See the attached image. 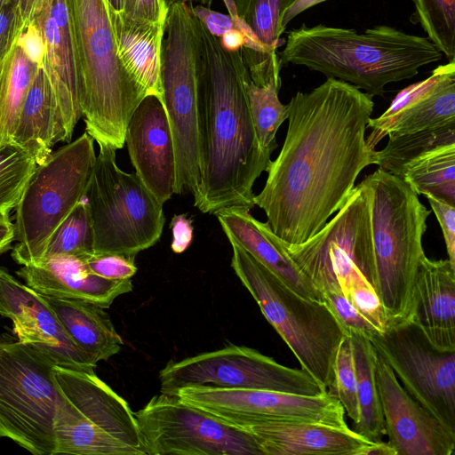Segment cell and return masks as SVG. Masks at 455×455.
Instances as JSON below:
<instances>
[{
	"label": "cell",
	"mask_w": 455,
	"mask_h": 455,
	"mask_svg": "<svg viewBox=\"0 0 455 455\" xmlns=\"http://www.w3.org/2000/svg\"><path fill=\"white\" fill-rule=\"evenodd\" d=\"M451 143H455V124L389 138L383 149L375 150V164L397 176L403 166L419 155Z\"/></svg>",
	"instance_id": "32"
},
{
	"label": "cell",
	"mask_w": 455,
	"mask_h": 455,
	"mask_svg": "<svg viewBox=\"0 0 455 455\" xmlns=\"http://www.w3.org/2000/svg\"><path fill=\"white\" fill-rule=\"evenodd\" d=\"M419 196L455 205V143L439 146L411 159L396 176Z\"/></svg>",
	"instance_id": "29"
},
{
	"label": "cell",
	"mask_w": 455,
	"mask_h": 455,
	"mask_svg": "<svg viewBox=\"0 0 455 455\" xmlns=\"http://www.w3.org/2000/svg\"><path fill=\"white\" fill-rule=\"evenodd\" d=\"M172 241V250L175 253H182L190 245L193 239V221L187 213L176 214L170 224Z\"/></svg>",
	"instance_id": "45"
},
{
	"label": "cell",
	"mask_w": 455,
	"mask_h": 455,
	"mask_svg": "<svg viewBox=\"0 0 455 455\" xmlns=\"http://www.w3.org/2000/svg\"><path fill=\"white\" fill-rule=\"evenodd\" d=\"M84 260L93 274L109 280L131 279L138 270L133 256L93 253Z\"/></svg>",
	"instance_id": "40"
},
{
	"label": "cell",
	"mask_w": 455,
	"mask_h": 455,
	"mask_svg": "<svg viewBox=\"0 0 455 455\" xmlns=\"http://www.w3.org/2000/svg\"><path fill=\"white\" fill-rule=\"evenodd\" d=\"M371 194L365 179L355 186L336 215L313 236L299 244L278 238L300 271L319 291H341L374 275L371 218ZM323 298V297H322Z\"/></svg>",
	"instance_id": "12"
},
{
	"label": "cell",
	"mask_w": 455,
	"mask_h": 455,
	"mask_svg": "<svg viewBox=\"0 0 455 455\" xmlns=\"http://www.w3.org/2000/svg\"><path fill=\"white\" fill-rule=\"evenodd\" d=\"M44 0H17V6L27 28L40 12Z\"/></svg>",
	"instance_id": "48"
},
{
	"label": "cell",
	"mask_w": 455,
	"mask_h": 455,
	"mask_svg": "<svg viewBox=\"0 0 455 455\" xmlns=\"http://www.w3.org/2000/svg\"><path fill=\"white\" fill-rule=\"evenodd\" d=\"M84 196L93 226L94 253L133 256L160 239L163 204L136 173L121 170L116 149L99 145Z\"/></svg>",
	"instance_id": "10"
},
{
	"label": "cell",
	"mask_w": 455,
	"mask_h": 455,
	"mask_svg": "<svg viewBox=\"0 0 455 455\" xmlns=\"http://www.w3.org/2000/svg\"><path fill=\"white\" fill-rule=\"evenodd\" d=\"M282 66L293 64L349 83L370 96H382L390 83L414 77L443 59L427 37L379 25L352 28L301 25L288 32L278 53Z\"/></svg>",
	"instance_id": "3"
},
{
	"label": "cell",
	"mask_w": 455,
	"mask_h": 455,
	"mask_svg": "<svg viewBox=\"0 0 455 455\" xmlns=\"http://www.w3.org/2000/svg\"><path fill=\"white\" fill-rule=\"evenodd\" d=\"M33 21L44 38L42 67L57 104V143L69 142L82 110L66 0H44Z\"/></svg>",
	"instance_id": "21"
},
{
	"label": "cell",
	"mask_w": 455,
	"mask_h": 455,
	"mask_svg": "<svg viewBox=\"0 0 455 455\" xmlns=\"http://www.w3.org/2000/svg\"><path fill=\"white\" fill-rule=\"evenodd\" d=\"M181 401L235 427L257 421H309L346 427L341 403L328 391L318 396L207 386L180 387Z\"/></svg>",
	"instance_id": "16"
},
{
	"label": "cell",
	"mask_w": 455,
	"mask_h": 455,
	"mask_svg": "<svg viewBox=\"0 0 455 455\" xmlns=\"http://www.w3.org/2000/svg\"><path fill=\"white\" fill-rule=\"evenodd\" d=\"M455 124V60L436 67L431 75L402 90L379 116L370 118L366 138L371 149L386 137Z\"/></svg>",
	"instance_id": "19"
},
{
	"label": "cell",
	"mask_w": 455,
	"mask_h": 455,
	"mask_svg": "<svg viewBox=\"0 0 455 455\" xmlns=\"http://www.w3.org/2000/svg\"><path fill=\"white\" fill-rule=\"evenodd\" d=\"M146 455H264L247 431L160 393L134 413Z\"/></svg>",
	"instance_id": "14"
},
{
	"label": "cell",
	"mask_w": 455,
	"mask_h": 455,
	"mask_svg": "<svg viewBox=\"0 0 455 455\" xmlns=\"http://www.w3.org/2000/svg\"><path fill=\"white\" fill-rule=\"evenodd\" d=\"M365 180L371 194V285L387 324L394 323L411 315L414 280L425 256L422 238L431 212L405 181L379 168Z\"/></svg>",
	"instance_id": "5"
},
{
	"label": "cell",
	"mask_w": 455,
	"mask_h": 455,
	"mask_svg": "<svg viewBox=\"0 0 455 455\" xmlns=\"http://www.w3.org/2000/svg\"><path fill=\"white\" fill-rule=\"evenodd\" d=\"M201 22L191 3L168 8L160 53L162 101L170 123L176 156L175 194L194 198L202 182L199 124Z\"/></svg>",
	"instance_id": "7"
},
{
	"label": "cell",
	"mask_w": 455,
	"mask_h": 455,
	"mask_svg": "<svg viewBox=\"0 0 455 455\" xmlns=\"http://www.w3.org/2000/svg\"><path fill=\"white\" fill-rule=\"evenodd\" d=\"M327 391L341 403L344 411L353 421V425L356 424L360 418V412L357 379L349 335L344 337L338 348L334 378Z\"/></svg>",
	"instance_id": "38"
},
{
	"label": "cell",
	"mask_w": 455,
	"mask_h": 455,
	"mask_svg": "<svg viewBox=\"0 0 455 455\" xmlns=\"http://www.w3.org/2000/svg\"><path fill=\"white\" fill-rule=\"evenodd\" d=\"M0 315L12 322L18 340L33 347L57 366L94 372L97 363L74 342L43 294L2 267Z\"/></svg>",
	"instance_id": "17"
},
{
	"label": "cell",
	"mask_w": 455,
	"mask_h": 455,
	"mask_svg": "<svg viewBox=\"0 0 455 455\" xmlns=\"http://www.w3.org/2000/svg\"><path fill=\"white\" fill-rule=\"evenodd\" d=\"M281 85L270 83L265 86L255 84L251 79L246 91L253 127L260 148L272 154L278 147L276 132L288 119V105L278 97Z\"/></svg>",
	"instance_id": "33"
},
{
	"label": "cell",
	"mask_w": 455,
	"mask_h": 455,
	"mask_svg": "<svg viewBox=\"0 0 455 455\" xmlns=\"http://www.w3.org/2000/svg\"><path fill=\"white\" fill-rule=\"evenodd\" d=\"M36 167V160L14 142L0 145V214L16 207Z\"/></svg>",
	"instance_id": "37"
},
{
	"label": "cell",
	"mask_w": 455,
	"mask_h": 455,
	"mask_svg": "<svg viewBox=\"0 0 455 455\" xmlns=\"http://www.w3.org/2000/svg\"><path fill=\"white\" fill-rule=\"evenodd\" d=\"M85 132L36 164L15 207L12 259L21 266L39 263L58 226L84 199L96 155Z\"/></svg>",
	"instance_id": "8"
},
{
	"label": "cell",
	"mask_w": 455,
	"mask_h": 455,
	"mask_svg": "<svg viewBox=\"0 0 455 455\" xmlns=\"http://www.w3.org/2000/svg\"><path fill=\"white\" fill-rule=\"evenodd\" d=\"M360 455H396V452L387 442L379 441L363 448Z\"/></svg>",
	"instance_id": "51"
},
{
	"label": "cell",
	"mask_w": 455,
	"mask_h": 455,
	"mask_svg": "<svg viewBox=\"0 0 455 455\" xmlns=\"http://www.w3.org/2000/svg\"><path fill=\"white\" fill-rule=\"evenodd\" d=\"M374 370L385 433L396 455H452L455 434L404 389L376 351Z\"/></svg>",
	"instance_id": "18"
},
{
	"label": "cell",
	"mask_w": 455,
	"mask_h": 455,
	"mask_svg": "<svg viewBox=\"0 0 455 455\" xmlns=\"http://www.w3.org/2000/svg\"><path fill=\"white\" fill-rule=\"evenodd\" d=\"M13 241H15V226L9 213H2L0 214V254L9 250Z\"/></svg>",
	"instance_id": "47"
},
{
	"label": "cell",
	"mask_w": 455,
	"mask_h": 455,
	"mask_svg": "<svg viewBox=\"0 0 455 455\" xmlns=\"http://www.w3.org/2000/svg\"><path fill=\"white\" fill-rule=\"evenodd\" d=\"M40 67L18 42L0 63V145L12 141L20 108Z\"/></svg>",
	"instance_id": "31"
},
{
	"label": "cell",
	"mask_w": 455,
	"mask_h": 455,
	"mask_svg": "<svg viewBox=\"0 0 455 455\" xmlns=\"http://www.w3.org/2000/svg\"><path fill=\"white\" fill-rule=\"evenodd\" d=\"M64 401L55 420V454L146 455L129 403L95 372L56 366Z\"/></svg>",
	"instance_id": "9"
},
{
	"label": "cell",
	"mask_w": 455,
	"mask_h": 455,
	"mask_svg": "<svg viewBox=\"0 0 455 455\" xmlns=\"http://www.w3.org/2000/svg\"><path fill=\"white\" fill-rule=\"evenodd\" d=\"M167 11L163 0H124L123 12L133 19L164 24Z\"/></svg>",
	"instance_id": "43"
},
{
	"label": "cell",
	"mask_w": 455,
	"mask_h": 455,
	"mask_svg": "<svg viewBox=\"0 0 455 455\" xmlns=\"http://www.w3.org/2000/svg\"><path fill=\"white\" fill-rule=\"evenodd\" d=\"M165 7L168 9L171 6L178 4L197 3L199 4L211 6L213 0H163Z\"/></svg>",
	"instance_id": "52"
},
{
	"label": "cell",
	"mask_w": 455,
	"mask_h": 455,
	"mask_svg": "<svg viewBox=\"0 0 455 455\" xmlns=\"http://www.w3.org/2000/svg\"><path fill=\"white\" fill-rule=\"evenodd\" d=\"M131 162L144 185L164 204L176 184V156L170 123L161 98L146 95L125 131Z\"/></svg>",
	"instance_id": "20"
},
{
	"label": "cell",
	"mask_w": 455,
	"mask_h": 455,
	"mask_svg": "<svg viewBox=\"0 0 455 455\" xmlns=\"http://www.w3.org/2000/svg\"><path fill=\"white\" fill-rule=\"evenodd\" d=\"M219 41L225 50L235 52L241 50L244 44V36L240 30L232 28L219 37Z\"/></svg>",
	"instance_id": "49"
},
{
	"label": "cell",
	"mask_w": 455,
	"mask_h": 455,
	"mask_svg": "<svg viewBox=\"0 0 455 455\" xmlns=\"http://www.w3.org/2000/svg\"><path fill=\"white\" fill-rule=\"evenodd\" d=\"M85 132L124 148L129 119L146 96L117 52L107 0H66Z\"/></svg>",
	"instance_id": "4"
},
{
	"label": "cell",
	"mask_w": 455,
	"mask_h": 455,
	"mask_svg": "<svg viewBox=\"0 0 455 455\" xmlns=\"http://www.w3.org/2000/svg\"><path fill=\"white\" fill-rule=\"evenodd\" d=\"M12 141L43 163L57 143V104L44 68L41 66L20 108Z\"/></svg>",
	"instance_id": "28"
},
{
	"label": "cell",
	"mask_w": 455,
	"mask_h": 455,
	"mask_svg": "<svg viewBox=\"0 0 455 455\" xmlns=\"http://www.w3.org/2000/svg\"><path fill=\"white\" fill-rule=\"evenodd\" d=\"M56 366L33 347L0 336V437L34 455H55L54 420L64 401Z\"/></svg>",
	"instance_id": "11"
},
{
	"label": "cell",
	"mask_w": 455,
	"mask_h": 455,
	"mask_svg": "<svg viewBox=\"0 0 455 455\" xmlns=\"http://www.w3.org/2000/svg\"><path fill=\"white\" fill-rule=\"evenodd\" d=\"M201 31L202 182L194 205L210 214L229 207L251 210L253 185L272 155L260 148L253 127L246 91L251 76L241 50H225L202 22Z\"/></svg>",
	"instance_id": "2"
},
{
	"label": "cell",
	"mask_w": 455,
	"mask_h": 455,
	"mask_svg": "<svg viewBox=\"0 0 455 455\" xmlns=\"http://www.w3.org/2000/svg\"><path fill=\"white\" fill-rule=\"evenodd\" d=\"M348 335L352 341L360 412L353 430L371 442H379L386 433L375 379V351L366 337L356 332Z\"/></svg>",
	"instance_id": "30"
},
{
	"label": "cell",
	"mask_w": 455,
	"mask_h": 455,
	"mask_svg": "<svg viewBox=\"0 0 455 455\" xmlns=\"http://www.w3.org/2000/svg\"><path fill=\"white\" fill-rule=\"evenodd\" d=\"M108 9L124 66L146 95H156L162 100L160 53L164 24L131 18L109 5Z\"/></svg>",
	"instance_id": "26"
},
{
	"label": "cell",
	"mask_w": 455,
	"mask_h": 455,
	"mask_svg": "<svg viewBox=\"0 0 455 455\" xmlns=\"http://www.w3.org/2000/svg\"><path fill=\"white\" fill-rule=\"evenodd\" d=\"M327 0H295V2L288 8L283 14L282 24L286 28L287 24L297 15L300 14L307 9L316 5Z\"/></svg>",
	"instance_id": "50"
},
{
	"label": "cell",
	"mask_w": 455,
	"mask_h": 455,
	"mask_svg": "<svg viewBox=\"0 0 455 455\" xmlns=\"http://www.w3.org/2000/svg\"><path fill=\"white\" fill-rule=\"evenodd\" d=\"M17 42L31 60L42 66L44 42L39 28L34 21L24 28Z\"/></svg>",
	"instance_id": "46"
},
{
	"label": "cell",
	"mask_w": 455,
	"mask_h": 455,
	"mask_svg": "<svg viewBox=\"0 0 455 455\" xmlns=\"http://www.w3.org/2000/svg\"><path fill=\"white\" fill-rule=\"evenodd\" d=\"M16 275L43 295L82 299L103 308L133 289L132 279L103 278L93 274L84 259L71 255L45 257L37 264L22 266Z\"/></svg>",
	"instance_id": "22"
},
{
	"label": "cell",
	"mask_w": 455,
	"mask_h": 455,
	"mask_svg": "<svg viewBox=\"0 0 455 455\" xmlns=\"http://www.w3.org/2000/svg\"><path fill=\"white\" fill-rule=\"evenodd\" d=\"M415 7L410 20L419 24L427 37L445 55L455 60V0H412Z\"/></svg>",
	"instance_id": "36"
},
{
	"label": "cell",
	"mask_w": 455,
	"mask_h": 455,
	"mask_svg": "<svg viewBox=\"0 0 455 455\" xmlns=\"http://www.w3.org/2000/svg\"><path fill=\"white\" fill-rule=\"evenodd\" d=\"M232 247L231 267L287 344L301 369L328 388L340 342L348 335L322 299L305 298L241 246Z\"/></svg>",
	"instance_id": "6"
},
{
	"label": "cell",
	"mask_w": 455,
	"mask_h": 455,
	"mask_svg": "<svg viewBox=\"0 0 455 455\" xmlns=\"http://www.w3.org/2000/svg\"><path fill=\"white\" fill-rule=\"evenodd\" d=\"M229 242H234L299 295L322 299V295L288 255L267 222L249 209L229 207L214 213Z\"/></svg>",
	"instance_id": "25"
},
{
	"label": "cell",
	"mask_w": 455,
	"mask_h": 455,
	"mask_svg": "<svg viewBox=\"0 0 455 455\" xmlns=\"http://www.w3.org/2000/svg\"><path fill=\"white\" fill-rule=\"evenodd\" d=\"M443 235L448 260L455 267V205L433 196H426Z\"/></svg>",
	"instance_id": "42"
},
{
	"label": "cell",
	"mask_w": 455,
	"mask_h": 455,
	"mask_svg": "<svg viewBox=\"0 0 455 455\" xmlns=\"http://www.w3.org/2000/svg\"><path fill=\"white\" fill-rule=\"evenodd\" d=\"M25 28L17 4L0 9V63L11 52Z\"/></svg>",
	"instance_id": "41"
},
{
	"label": "cell",
	"mask_w": 455,
	"mask_h": 455,
	"mask_svg": "<svg viewBox=\"0 0 455 455\" xmlns=\"http://www.w3.org/2000/svg\"><path fill=\"white\" fill-rule=\"evenodd\" d=\"M43 296L74 342L95 363L121 351L123 339L105 308L82 299Z\"/></svg>",
	"instance_id": "27"
},
{
	"label": "cell",
	"mask_w": 455,
	"mask_h": 455,
	"mask_svg": "<svg viewBox=\"0 0 455 455\" xmlns=\"http://www.w3.org/2000/svg\"><path fill=\"white\" fill-rule=\"evenodd\" d=\"M17 4V0H0V9L3 8L5 5H8L10 4Z\"/></svg>",
	"instance_id": "54"
},
{
	"label": "cell",
	"mask_w": 455,
	"mask_h": 455,
	"mask_svg": "<svg viewBox=\"0 0 455 455\" xmlns=\"http://www.w3.org/2000/svg\"><path fill=\"white\" fill-rule=\"evenodd\" d=\"M250 433L264 455H360L371 441L350 429L309 421H257L236 426Z\"/></svg>",
	"instance_id": "23"
},
{
	"label": "cell",
	"mask_w": 455,
	"mask_h": 455,
	"mask_svg": "<svg viewBox=\"0 0 455 455\" xmlns=\"http://www.w3.org/2000/svg\"><path fill=\"white\" fill-rule=\"evenodd\" d=\"M404 389L455 434V349L434 346L411 317L370 339Z\"/></svg>",
	"instance_id": "15"
},
{
	"label": "cell",
	"mask_w": 455,
	"mask_h": 455,
	"mask_svg": "<svg viewBox=\"0 0 455 455\" xmlns=\"http://www.w3.org/2000/svg\"><path fill=\"white\" fill-rule=\"evenodd\" d=\"M94 253V233L86 201H80L50 237L44 257L71 255L84 259Z\"/></svg>",
	"instance_id": "35"
},
{
	"label": "cell",
	"mask_w": 455,
	"mask_h": 455,
	"mask_svg": "<svg viewBox=\"0 0 455 455\" xmlns=\"http://www.w3.org/2000/svg\"><path fill=\"white\" fill-rule=\"evenodd\" d=\"M160 392L188 386L261 389L318 396L327 388L307 371L277 363L256 349L228 344L211 352L170 361L159 372Z\"/></svg>",
	"instance_id": "13"
},
{
	"label": "cell",
	"mask_w": 455,
	"mask_h": 455,
	"mask_svg": "<svg viewBox=\"0 0 455 455\" xmlns=\"http://www.w3.org/2000/svg\"><path fill=\"white\" fill-rule=\"evenodd\" d=\"M191 10L207 30L216 37H220L230 29L235 28V21L229 14L212 11L203 4L194 6L192 3Z\"/></svg>",
	"instance_id": "44"
},
{
	"label": "cell",
	"mask_w": 455,
	"mask_h": 455,
	"mask_svg": "<svg viewBox=\"0 0 455 455\" xmlns=\"http://www.w3.org/2000/svg\"><path fill=\"white\" fill-rule=\"evenodd\" d=\"M108 5L117 12H123L124 0H107Z\"/></svg>",
	"instance_id": "53"
},
{
	"label": "cell",
	"mask_w": 455,
	"mask_h": 455,
	"mask_svg": "<svg viewBox=\"0 0 455 455\" xmlns=\"http://www.w3.org/2000/svg\"><path fill=\"white\" fill-rule=\"evenodd\" d=\"M287 105L283 148L253 203L279 239L299 244L325 225L360 172L376 164L365 138L374 103L353 84L327 78L309 92H296Z\"/></svg>",
	"instance_id": "1"
},
{
	"label": "cell",
	"mask_w": 455,
	"mask_h": 455,
	"mask_svg": "<svg viewBox=\"0 0 455 455\" xmlns=\"http://www.w3.org/2000/svg\"><path fill=\"white\" fill-rule=\"evenodd\" d=\"M322 297L348 334L356 332L369 339L379 331L357 311L341 291L324 292Z\"/></svg>",
	"instance_id": "39"
},
{
	"label": "cell",
	"mask_w": 455,
	"mask_h": 455,
	"mask_svg": "<svg viewBox=\"0 0 455 455\" xmlns=\"http://www.w3.org/2000/svg\"><path fill=\"white\" fill-rule=\"evenodd\" d=\"M410 317L441 349H455V267L422 258L414 280Z\"/></svg>",
	"instance_id": "24"
},
{
	"label": "cell",
	"mask_w": 455,
	"mask_h": 455,
	"mask_svg": "<svg viewBox=\"0 0 455 455\" xmlns=\"http://www.w3.org/2000/svg\"><path fill=\"white\" fill-rule=\"evenodd\" d=\"M295 0H235L237 16L250 28L260 45L276 54L282 44L283 14Z\"/></svg>",
	"instance_id": "34"
}]
</instances>
